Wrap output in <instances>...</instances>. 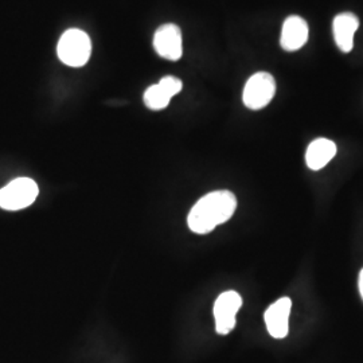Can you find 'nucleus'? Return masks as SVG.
Here are the masks:
<instances>
[{
	"label": "nucleus",
	"instance_id": "nucleus-1",
	"mask_svg": "<svg viewBox=\"0 0 363 363\" xmlns=\"http://www.w3.org/2000/svg\"><path fill=\"white\" fill-rule=\"evenodd\" d=\"M237 208V198L232 191L220 190L202 196L189 213L187 223L191 232L208 234L218 225L230 220Z\"/></svg>",
	"mask_w": 363,
	"mask_h": 363
},
{
	"label": "nucleus",
	"instance_id": "nucleus-2",
	"mask_svg": "<svg viewBox=\"0 0 363 363\" xmlns=\"http://www.w3.org/2000/svg\"><path fill=\"white\" fill-rule=\"evenodd\" d=\"M58 58L67 66L81 67L85 65L91 54L89 35L78 28H70L62 34L58 42Z\"/></svg>",
	"mask_w": 363,
	"mask_h": 363
},
{
	"label": "nucleus",
	"instance_id": "nucleus-3",
	"mask_svg": "<svg viewBox=\"0 0 363 363\" xmlns=\"http://www.w3.org/2000/svg\"><path fill=\"white\" fill-rule=\"evenodd\" d=\"M39 194L38 184L30 178H18L0 190V208L22 210L34 203Z\"/></svg>",
	"mask_w": 363,
	"mask_h": 363
},
{
	"label": "nucleus",
	"instance_id": "nucleus-4",
	"mask_svg": "<svg viewBox=\"0 0 363 363\" xmlns=\"http://www.w3.org/2000/svg\"><path fill=\"white\" fill-rule=\"evenodd\" d=\"M274 93L276 81L272 74L267 72H259L247 79L242 93V100L249 109L259 111L272 101Z\"/></svg>",
	"mask_w": 363,
	"mask_h": 363
},
{
	"label": "nucleus",
	"instance_id": "nucleus-5",
	"mask_svg": "<svg viewBox=\"0 0 363 363\" xmlns=\"http://www.w3.org/2000/svg\"><path fill=\"white\" fill-rule=\"evenodd\" d=\"M242 306V298L235 291L220 294L214 303L216 331L220 335H228L235 327V316Z\"/></svg>",
	"mask_w": 363,
	"mask_h": 363
},
{
	"label": "nucleus",
	"instance_id": "nucleus-6",
	"mask_svg": "<svg viewBox=\"0 0 363 363\" xmlns=\"http://www.w3.org/2000/svg\"><path fill=\"white\" fill-rule=\"evenodd\" d=\"M154 48L162 58L169 61L181 60L183 54L181 28L174 23L159 27L154 35Z\"/></svg>",
	"mask_w": 363,
	"mask_h": 363
},
{
	"label": "nucleus",
	"instance_id": "nucleus-7",
	"mask_svg": "<svg viewBox=\"0 0 363 363\" xmlns=\"http://www.w3.org/2000/svg\"><path fill=\"white\" fill-rule=\"evenodd\" d=\"M183 88L181 79L174 76L163 77L155 85H151L144 93V104L151 111H162L167 108L171 99Z\"/></svg>",
	"mask_w": 363,
	"mask_h": 363
},
{
	"label": "nucleus",
	"instance_id": "nucleus-8",
	"mask_svg": "<svg viewBox=\"0 0 363 363\" xmlns=\"http://www.w3.org/2000/svg\"><path fill=\"white\" fill-rule=\"evenodd\" d=\"M292 301L289 298H279L265 311L264 319L271 337L283 339L289 333V313Z\"/></svg>",
	"mask_w": 363,
	"mask_h": 363
},
{
	"label": "nucleus",
	"instance_id": "nucleus-9",
	"mask_svg": "<svg viewBox=\"0 0 363 363\" xmlns=\"http://www.w3.org/2000/svg\"><path fill=\"white\" fill-rule=\"evenodd\" d=\"M308 25L298 15L288 16L283 25L280 45L286 52H296L301 49L308 39Z\"/></svg>",
	"mask_w": 363,
	"mask_h": 363
},
{
	"label": "nucleus",
	"instance_id": "nucleus-10",
	"mask_svg": "<svg viewBox=\"0 0 363 363\" xmlns=\"http://www.w3.org/2000/svg\"><path fill=\"white\" fill-rule=\"evenodd\" d=\"M358 27H359V19L355 13H342L335 16L333 30H334V38L340 52H350L352 50L354 35Z\"/></svg>",
	"mask_w": 363,
	"mask_h": 363
},
{
	"label": "nucleus",
	"instance_id": "nucleus-11",
	"mask_svg": "<svg viewBox=\"0 0 363 363\" xmlns=\"http://www.w3.org/2000/svg\"><path fill=\"white\" fill-rule=\"evenodd\" d=\"M337 155V144L330 139H315L307 148L306 152V163L313 171L325 167Z\"/></svg>",
	"mask_w": 363,
	"mask_h": 363
},
{
	"label": "nucleus",
	"instance_id": "nucleus-12",
	"mask_svg": "<svg viewBox=\"0 0 363 363\" xmlns=\"http://www.w3.org/2000/svg\"><path fill=\"white\" fill-rule=\"evenodd\" d=\"M358 286H359V292H361V296L363 298V269L359 273V279H358Z\"/></svg>",
	"mask_w": 363,
	"mask_h": 363
}]
</instances>
